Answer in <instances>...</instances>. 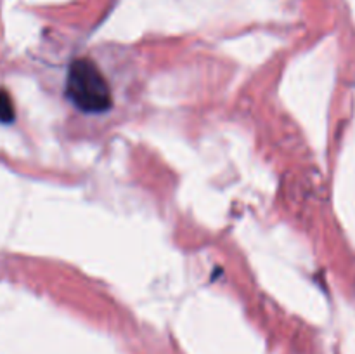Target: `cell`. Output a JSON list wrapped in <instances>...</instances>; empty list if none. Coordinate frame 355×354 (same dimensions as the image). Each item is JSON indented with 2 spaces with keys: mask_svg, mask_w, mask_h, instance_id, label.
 <instances>
[{
  "mask_svg": "<svg viewBox=\"0 0 355 354\" xmlns=\"http://www.w3.org/2000/svg\"><path fill=\"white\" fill-rule=\"evenodd\" d=\"M14 120V104L9 94L0 89V124H10Z\"/></svg>",
  "mask_w": 355,
  "mask_h": 354,
  "instance_id": "obj_2",
  "label": "cell"
},
{
  "mask_svg": "<svg viewBox=\"0 0 355 354\" xmlns=\"http://www.w3.org/2000/svg\"><path fill=\"white\" fill-rule=\"evenodd\" d=\"M66 96L83 113H104L111 108V89L99 66L90 59H76L68 69Z\"/></svg>",
  "mask_w": 355,
  "mask_h": 354,
  "instance_id": "obj_1",
  "label": "cell"
}]
</instances>
